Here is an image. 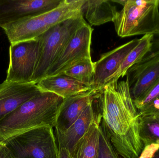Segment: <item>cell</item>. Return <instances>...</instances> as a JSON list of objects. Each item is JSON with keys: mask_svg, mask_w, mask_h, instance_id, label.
Here are the masks:
<instances>
[{"mask_svg": "<svg viewBox=\"0 0 159 158\" xmlns=\"http://www.w3.org/2000/svg\"><path fill=\"white\" fill-rule=\"evenodd\" d=\"M101 122L122 158H137L143 145L139 135V114L130 92L128 81L105 84L100 94Z\"/></svg>", "mask_w": 159, "mask_h": 158, "instance_id": "cell-1", "label": "cell"}, {"mask_svg": "<svg viewBox=\"0 0 159 158\" xmlns=\"http://www.w3.org/2000/svg\"><path fill=\"white\" fill-rule=\"evenodd\" d=\"M63 98L53 93L41 92L23 103L0 121V139L43 126L56 127Z\"/></svg>", "mask_w": 159, "mask_h": 158, "instance_id": "cell-2", "label": "cell"}, {"mask_svg": "<svg viewBox=\"0 0 159 158\" xmlns=\"http://www.w3.org/2000/svg\"><path fill=\"white\" fill-rule=\"evenodd\" d=\"M114 20L121 38L159 33V0H125Z\"/></svg>", "mask_w": 159, "mask_h": 158, "instance_id": "cell-3", "label": "cell"}, {"mask_svg": "<svg viewBox=\"0 0 159 158\" xmlns=\"http://www.w3.org/2000/svg\"><path fill=\"white\" fill-rule=\"evenodd\" d=\"M87 22L83 14L49 28L38 37L39 56L32 78L37 84L46 77L48 70L79 28Z\"/></svg>", "mask_w": 159, "mask_h": 158, "instance_id": "cell-4", "label": "cell"}, {"mask_svg": "<svg viewBox=\"0 0 159 158\" xmlns=\"http://www.w3.org/2000/svg\"><path fill=\"white\" fill-rule=\"evenodd\" d=\"M15 158H58V147L53 128L43 126L11 136L3 141Z\"/></svg>", "mask_w": 159, "mask_h": 158, "instance_id": "cell-5", "label": "cell"}, {"mask_svg": "<svg viewBox=\"0 0 159 158\" xmlns=\"http://www.w3.org/2000/svg\"><path fill=\"white\" fill-rule=\"evenodd\" d=\"M39 49L38 38L11 44L6 81L21 83H33Z\"/></svg>", "mask_w": 159, "mask_h": 158, "instance_id": "cell-6", "label": "cell"}, {"mask_svg": "<svg viewBox=\"0 0 159 158\" xmlns=\"http://www.w3.org/2000/svg\"><path fill=\"white\" fill-rule=\"evenodd\" d=\"M93 31V29L87 23L79 28L50 66L46 77L62 74L80 60L91 58V45Z\"/></svg>", "mask_w": 159, "mask_h": 158, "instance_id": "cell-7", "label": "cell"}, {"mask_svg": "<svg viewBox=\"0 0 159 158\" xmlns=\"http://www.w3.org/2000/svg\"><path fill=\"white\" fill-rule=\"evenodd\" d=\"M61 0H0V28L47 13Z\"/></svg>", "mask_w": 159, "mask_h": 158, "instance_id": "cell-8", "label": "cell"}, {"mask_svg": "<svg viewBox=\"0 0 159 158\" xmlns=\"http://www.w3.org/2000/svg\"><path fill=\"white\" fill-rule=\"evenodd\" d=\"M126 76L134 103L139 102L159 80V57L143 58L128 70Z\"/></svg>", "mask_w": 159, "mask_h": 158, "instance_id": "cell-9", "label": "cell"}, {"mask_svg": "<svg viewBox=\"0 0 159 158\" xmlns=\"http://www.w3.org/2000/svg\"><path fill=\"white\" fill-rule=\"evenodd\" d=\"M140 39H134L117 48L104 53L95 62L94 74L91 88L100 92L108 79L120 66L129 53L137 45Z\"/></svg>", "mask_w": 159, "mask_h": 158, "instance_id": "cell-10", "label": "cell"}, {"mask_svg": "<svg viewBox=\"0 0 159 158\" xmlns=\"http://www.w3.org/2000/svg\"><path fill=\"white\" fill-rule=\"evenodd\" d=\"M41 92L34 83H21L5 80L0 84V121Z\"/></svg>", "mask_w": 159, "mask_h": 158, "instance_id": "cell-11", "label": "cell"}, {"mask_svg": "<svg viewBox=\"0 0 159 158\" xmlns=\"http://www.w3.org/2000/svg\"><path fill=\"white\" fill-rule=\"evenodd\" d=\"M101 92L91 89L63 99L56 121V133L63 132L69 129L84 110L100 96Z\"/></svg>", "mask_w": 159, "mask_h": 158, "instance_id": "cell-12", "label": "cell"}, {"mask_svg": "<svg viewBox=\"0 0 159 158\" xmlns=\"http://www.w3.org/2000/svg\"><path fill=\"white\" fill-rule=\"evenodd\" d=\"M49 28L42 14L24 19L3 28L10 44L37 39Z\"/></svg>", "mask_w": 159, "mask_h": 158, "instance_id": "cell-13", "label": "cell"}, {"mask_svg": "<svg viewBox=\"0 0 159 158\" xmlns=\"http://www.w3.org/2000/svg\"><path fill=\"white\" fill-rule=\"evenodd\" d=\"M37 85L42 92L53 93L63 99L86 92L92 89L91 87L62 74L47 76L40 80Z\"/></svg>", "mask_w": 159, "mask_h": 158, "instance_id": "cell-14", "label": "cell"}, {"mask_svg": "<svg viewBox=\"0 0 159 158\" xmlns=\"http://www.w3.org/2000/svg\"><path fill=\"white\" fill-rule=\"evenodd\" d=\"M93 104L89 105L76 121L65 131L57 134L58 143V149L64 147L72 152L75 146L83 137L97 117L93 107Z\"/></svg>", "mask_w": 159, "mask_h": 158, "instance_id": "cell-15", "label": "cell"}, {"mask_svg": "<svg viewBox=\"0 0 159 158\" xmlns=\"http://www.w3.org/2000/svg\"><path fill=\"white\" fill-rule=\"evenodd\" d=\"M107 0H86L83 15L91 26H98L114 22L117 15L116 7Z\"/></svg>", "mask_w": 159, "mask_h": 158, "instance_id": "cell-16", "label": "cell"}, {"mask_svg": "<svg viewBox=\"0 0 159 158\" xmlns=\"http://www.w3.org/2000/svg\"><path fill=\"white\" fill-rule=\"evenodd\" d=\"M101 116L99 112L87 132L75 146L70 154L72 158H98Z\"/></svg>", "mask_w": 159, "mask_h": 158, "instance_id": "cell-17", "label": "cell"}, {"mask_svg": "<svg viewBox=\"0 0 159 158\" xmlns=\"http://www.w3.org/2000/svg\"><path fill=\"white\" fill-rule=\"evenodd\" d=\"M86 0H61L57 7L42 14L48 28L83 14Z\"/></svg>", "mask_w": 159, "mask_h": 158, "instance_id": "cell-18", "label": "cell"}, {"mask_svg": "<svg viewBox=\"0 0 159 158\" xmlns=\"http://www.w3.org/2000/svg\"><path fill=\"white\" fill-rule=\"evenodd\" d=\"M153 36V35L148 34L140 38L137 45L129 53L118 70L108 79L105 84L110 83H117L120 78L126 76L127 71L131 67L140 62L149 53Z\"/></svg>", "mask_w": 159, "mask_h": 158, "instance_id": "cell-19", "label": "cell"}, {"mask_svg": "<svg viewBox=\"0 0 159 158\" xmlns=\"http://www.w3.org/2000/svg\"><path fill=\"white\" fill-rule=\"evenodd\" d=\"M139 114V135L143 145H159V115Z\"/></svg>", "mask_w": 159, "mask_h": 158, "instance_id": "cell-20", "label": "cell"}, {"mask_svg": "<svg viewBox=\"0 0 159 158\" xmlns=\"http://www.w3.org/2000/svg\"><path fill=\"white\" fill-rule=\"evenodd\" d=\"M94 69L95 62H93L91 58H85L71 66L62 74L91 87Z\"/></svg>", "mask_w": 159, "mask_h": 158, "instance_id": "cell-21", "label": "cell"}, {"mask_svg": "<svg viewBox=\"0 0 159 158\" xmlns=\"http://www.w3.org/2000/svg\"><path fill=\"white\" fill-rule=\"evenodd\" d=\"M98 158H122L116 151L101 125Z\"/></svg>", "mask_w": 159, "mask_h": 158, "instance_id": "cell-22", "label": "cell"}, {"mask_svg": "<svg viewBox=\"0 0 159 158\" xmlns=\"http://www.w3.org/2000/svg\"><path fill=\"white\" fill-rule=\"evenodd\" d=\"M159 97V80L139 102L134 103L138 112L142 111Z\"/></svg>", "mask_w": 159, "mask_h": 158, "instance_id": "cell-23", "label": "cell"}, {"mask_svg": "<svg viewBox=\"0 0 159 158\" xmlns=\"http://www.w3.org/2000/svg\"><path fill=\"white\" fill-rule=\"evenodd\" d=\"M137 158H159V145L144 146L141 154Z\"/></svg>", "mask_w": 159, "mask_h": 158, "instance_id": "cell-24", "label": "cell"}, {"mask_svg": "<svg viewBox=\"0 0 159 158\" xmlns=\"http://www.w3.org/2000/svg\"><path fill=\"white\" fill-rule=\"evenodd\" d=\"M159 57V33L153 36L152 41L151 50L143 58L150 59Z\"/></svg>", "mask_w": 159, "mask_h": 158, "instance_id": "cell-25", "label": "cell"}, {"mask_svg": "<svg viewBox=\"0 0 159 158\" xmlns=\"http://www.w3.org/2000/svg\"><path fill=\"white\" fill-rule=\"evenodd\" d=\"M0 158H15L3 142H0Z\"/></svg>", "mask_w": 159, "mask_h": 158, "instance_id": "cell-26", "label": "cell"}, {"mask_svg": "<svg viewBox=\"0 0 159 158\" xmlns=\"http://www.w3.org/2000/svg\"><path fill=\"white\" fill-rule=\"evenodd\" d=\"M58 158H72L70 153L66 148L62 147L59 149Z\"/></svg>", "mask_w": 159, "mask_h": 158, "instance_id": "cell-27", "label": "cell"}, {"mask_svg": "<svg viewBox=\"0 0 159 158\" xmlns=\"http://www.w3.org/2000/svg\"><path fill=\"white\" fill-rule=\"evenodd\" d=\"M2 142V140H1V139H0V142Z\"/></svg>", "mask_w": 159, "mask_h": 158, "instance_id": "cell-28", "label": "cell"}, {"mask_svg": "<svg viewBox=\"0 0 159 158\" xmlns=\"http://www.w3.org/2000/svg\"><path fill=\"white\" fill-rule=\"evenodd\" d=\"M157 113V114H159V112H158V113Z\"/></svg>", "mask_w": 159, "mask_h": 158, "instance_id": "cell-29", "label": "cell"}]
</instances>
